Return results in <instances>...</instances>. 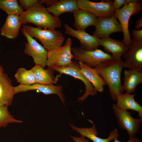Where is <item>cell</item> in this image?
Instances as JSON below:
<instances>
[{"instance_id": "cell-1", "label": "cell", "mask_w": 142, "mask_h": 142, "mask_svg": "<svg viewBox=\"0 0 142 142\" xmlns=\"http://www.w3.org/2000/svg\"><path fill=\"white\" fill-rule=\"evenodd\" d=\"M22 24L27 25L29 23L36 26L37 28L52 30L61 27L62 21L59 17L53 15L47 8L39 2L19 15Z\"/></svg>"}, {"instance_id": "cell-2", "label": "cell", "mask_w": 142, "mask_h": 142, "mask_svg": "<svg viewBox=\"0 0 142 142\" xmlns=\"http://www.w3.org/2000/svg\"><path fill=\"white\" fill-rule=\"evenodd\" d=\"M123 63L122 60L117 61L113 59L102 63L95 68L108 85L110 97L114 100L124 91L121 80Z\"/></svg>"}, {"instance_id": "cell-3", "label": "cell", "mask_w": 142, "mask_h": 142, "mask_svg": "<svg viewBox=\"0 0 142 142\" xmlns=\"http://www.w3.org/2000/svg\"><path fill=\"white\" fill-rule=\"evenodd\" d=\"M22 27L30 36L39 40L47 51L62 46L65 38L59 30L41 29L24 24Z\"/></svg>"}, {"instance_id": "cell-4", "label": "cell", "mask_w": 142, "mask_h": 142, "mask_svg": "<svg viewBox=\"0 0 142 142\" xmlns=\"http://www.w3.org/2000/svg\"><path fill=\"white\" fill-rule=\"evenodd\" d=\"M142 9L141 1L125 4L121 8L114 9V16L119 20L123 34L121 42L128 48L131 41L129 29L130 19L132 15L139 13Z\"/></svg>"}, {"instance_id": "cell-5", "label": "cell", "mask_w": 142, "mask_h": 142, "mask_svg": "<svg viewBox=\"0 0 142 142\" xmlns=\"http://www.w3.org/2000/svg\"><path fill=\"white\" fill-rule=\"evenodd\" d=\"M71 51L74 56L73 59L92 68H95L102 63L113 60L111 54L100 49L88 51L76 46L72 48Z\"/></svg>"}, {"instance_id": "cell-6", "label": "cell", "mask_w": 142, "mask_h": 142, "mask_svg": "<svg viewBox=\"0 0 142 142\" xmlns=\"http://www.w3.org/2000/svg\"><path fill=\"white\" fill-rule=\"evenodd\" d=\"M72 40L68 38L65 44L57 49L48 51L46 66L54 69L66 67L72 62L73 55L71 51Z\"/></svg>"}, {"instance_id": "cell-7", "label": "cell", "mask_w": 142, "mask_h": 142, "mask_svg": "<svg viewBox=\"0 0 142 142\" xmlns=\"http://www.w3.org/2000/svg\"><path fill=\"white\" fill-rule=\"evenodd\" d=\"M53 69L60 73L70 75L81 80L83 83L85 85V92L83 95L78 98V101H80L82 103L89 95L94 96L97 94V92L82 72L78 63L76 60H72L71 63L66 67L55 68Z\"/></svg>"}, {"instance_id": "cell-8", "label": "cell", "mask_w": 142, "mask_h": 142, "mask_svg": "<svg viewBox=\"0 0 142 142\" xmlns=\"http://www.w3.org/2000/svg\"><path fill=\"white\" fill-rule=\"evenodd\" d=\"M21 31L27 40L25 43L24 53L32 57L35 65H39L44 69L46 66L48 51L30 36L23 27Z\"/></svg>"}, {"instance_id": "cell-9", "label": "cell", "mask_w": 142, "mask_h": 142, "mask_svg": "<svg viewBox=\"0 0 142 142\" xmlns=\"http://www.w3.org/2000/svg\"><path fill=\"white\" fill-rule=\"evenodd\" d=\"M112 105L114 114L120 128L126 130L129 137L135 136L141 126L142 119L134 118L131 112L118 108L115 104Z\"/></svg>"}, {"instance_id": "cell-10", "label": "cell", "mask_w": 142, "mask_h": 142, "mask_svg": "<svg viewBox=\"0 0 142 142\" xmlns=\"http://www.w3.org/2000/svg\"><path fill=\"white\" fill-rule=\"evenodd\" d=\"M113 1L102 0L100 2H94L87 0H77L79 9L88 11L98 18L109 17L114 15Z\"/></svg>"}, {"instance_id": "cell-11", "label": "cell", "mask_w": 142, "mask_h": 142, "mask_svg": "<svg viewBox=\"0 0 142 142\" xmlns=\"http://www.w3.org/2000/svg\"><path fill=\"white\" fill-rule=\"evenodd\" d=\"M93 35L99 39L108 38L111 33L122 32L121 25L114 15L109 17L98 18Z\"/></svg>"}, {"instance_id": "cell-12", "label": "cell", "mask_w": 142, "mask_h": 142, "mask_svg": "<svg viewBox=\"0 0 142 142\" xmlns=\"http://www.w3.org/2000/svg\"><path fill=\"white\" fill-rule=\"evenodd\" d=\"M123 57L124 68L142 71V42L131 39V45Z\"/></svg>"}, {"instance_id": "cell-13", "label": "cell", "mask_w": 142, "mask_h": 142, "mask_svg": "<svg viewBox=\"0 0 142 142\" xmlns=\"http://www.w3.org/2000/svg\"><path fill=\"white\" fill-rule=\"evenodd\" d=\"M64 27L65 34L78 39L80 43V47L82 49L94 50L99 45V39L95 35H91L85 31L74 29L67 24H64Z\"/></svg>"}, {"instance_id": "cell-14", "label": "cell", "mask_w": 142, "mask_h": 142, "mask_svg": "<svg viewBox=\"0 0 142 142\" xmlns=\"http://www.w3.org/2000/svg\"><path fill=\"white\" fill-rule=\"evenodd\" d=\"M37 90L45 95L56 94L60 98L63 105H65V98L62 87L60 85L44 84L35 83L26 85L21 84L14 87L15 94L29 90Z\"/></svg>"}, {"instance_id": "cell-15", "label": "cell", "mask_w": 142, "mask_h": 142, "mask_svg": "<svg viewBox=\"0 0 142 142\" xmlns=\"http://www.w3.org/2000/svg\"><path fill=\"white\" fill-rule=\"evenodd\" d=\"M99 45L103 47L106 53H110L114 60H122L121 56L128 50L129 48L120 41L109 37L99 39Z\"/></svg>"}, {"instance_id": "cell-16", "label": "cell", "mask_w": 142, "mask_h": 142, "mask_svg": "<svg viewBox=\"0 0 142 142\" xmlns=\"http://www.w3.org/2000/svg\"><path fill=\"white\" fill-rule=\"evenodd\" d=\"M88 120L93 125L92 126L89 128H79L70 124L69 125L73 130L79 133L81 136L86 137L93 142H109L119 136L118 131L115 128L110 132L107 138L103 139L99 137L98 136V132L95 124L91 120L88 119Z\"/></svg>"}, {"instance_id": "cell-17", "label": "cell", "mask_w": 142, "mask_h": 142, "mask_svg": "<svg viewBox=\"0 0 142 142\" xmlns=\"http://www.w3.org/2000/svg\"><path fill=\"white\" fill-rule=\"evenodd\" d=\"M14 87L6 73L0 75V106L8 107L12 105L15 94Z\"/></svg>"}, {"instance_id": "cell-18", "label": "cell", "mask_w": 142, "mask_h": 142, "mask_svg": "<svg viewBox=\"0 0 142 142\" xmlns=\"http://www.w3.org/2000/svg\"><path fill=\"white\" fill-rule=\"evenodd\" d=\"M21 25L19 15H8L0 29L1 35L9 39H15L18 36Z\"/></svg>"}, {"instance_id": "cell-19", "label": "cell", "mask_w": 142, "mask_h": 142, "mask_svg": "<svg viewBox=\"0 0 142 142\" xmlns=\"http://www.w3.org/2000/svg\"><path fill=\"white\" fill-rule=\"evenodd\" d=\"M31 69L34 74L36 83L39 84H56L62 74L60 73L54 77L53 75L54 70L53 69L48 67L45 69L38 65H35Z\"/></svg>"}, {"instance_id": "cell-20", "label": "cell", "mask_w": 142, "mask_h": 142, "mask_svg": "<svg viewBox=\"0 0 142 142\" xmlns=\"http://www.w3.org/2000/svg\"><path fill=\"white\" fill-rule=\"evenodd\" d=\"M72 13L74 19V25L77 29L85 31L89 26H95L98 18L92 13L79 8Z\"/></svg>"}, {"instance_id": "cell-21", "label": "cell", "mask_w": 142, "mask_h": 142, "mask_svg": "<svg viewBox=\"0 0 142 142\" xmlns=\"http://www.w3.org/2000/svg\"><path fill=\"white\" fill-rule=\"evenodd\" d=\"M82 72L97 92H102L104 87L106 84L103 78L98 73L96 69L90 67L82 62H78Z\"/></svg>"}, {"instance_id": "cell-22", "label": "cell", "mask_w": 142, "mask_h": 142, "mask_svg": "<svg viewBox=\"0 0 142 142\" xmlns=\"http://www.w3.org/2000/svg\"><path fill=\"white\" fill-rule=\"evenodd\" d=\"M123 75L124 90L129 93H134L137 86L142 83V71L129 69L124 70Z\"/></svg>"}, {"instance_id": "cell-23", "label": "cell", "mask_w": 142, "mask_h": 142, "mask_svg": "<svg viewBox=\"0 0 142 142\" xmlns=\"http://www.w3.org/2000/svg\"><path fill=\"white\" fill-rule=\"evenodd\" d=\"M136 94H131L127 93L119 95L116 100L115 105L118 108L125 110H131L137 112L139 118L142 119V107L134 99Z\"/></svg>"}, {"instance_id": "cell-24", "label": "cell", "mask_w": 142, "mask_h": 142, "mask_svg": "<svg viewBox=\"0 0 142 142\" xmlns=\"http://www.w3.org/2000/svg\"><path fill=\"white\" fill-rule=\"evenodd\" d=\"M48 11L54 16L59 17L65 12L73 13L79 9L77 0H60L53 5L47 8Z\"/></svg>"}, {"instance_id": "cell-25", "label": "cell", "mask_w": 142, "mask_h": 142, "mask_svg": "<svg viewBox=\"0 0 142 142\" xmlns=\"http://www.w3.org/2000/svg\"><path fill=\"white\" fill-rule=\"evenodd\" d=\"M14 77L20 84L29 85L36 83L34 77L31 69L27 70L24 68H19Z\"/></svg>"}, {"instance_id": "cell-26", "label": "cell", "mask_w": 142, "mask_h": 142, "mask_svg": "<svg viewBox=\"0 0 142 142\" xmlns=\"http://www.w3.org/2000/svg\"><path fill=\"white\" fill-rule=\"evenodd\" d=\"M0 9L5 12L8 16L20 15L24 11L17 0H0Z\"/></svg>"}, {"instance_id": "cell-27", "label": "cell", "mask_w": 142, "mask_h": 142, "mask_svg": "<svg viewBox=\"0 0 142 142\" xmlns=\"http://www.w3.org/2000/svg\"><path fill=\"white\" fill-rule=\"evenodd\" d=\"M22 123V121L14 118L8 111V106H0V128L5 127L9 123Z\"/></svg>"}, {"instance_id": "cell-28", "label": "cell", "mask_w": 142, "mask_h": 142, "mask_svg": "<svg viewBox=\"0 0 142 142\" xmlns=\"http://www.w3.org/2000/svg\"><path fill=\"white\" fill-rule=\"evenodd\" d=\"M19 4L24 10L27 11L39 2V0H19Z\"/></svg>"}, {"instance_id": "cell-29", "label": "cell", "mask_w": 142, "mask_h": 142, "mask_svg": "<svg viewBox=\"0 0 142 142\" xmlns=\"http://www.w3.org/2000/svg\"><path fill=\"white\" fill-rule=\"evenodd\" d=\"M140 1L139 0H114L113 1L114 7L115 9H118L125 4Z\"/></svg>"}, {"instance_id": "cell-30", "label": "cell", "mask_w": 142, "mask_h": 142, "mask_svg": "<svg viewBox=\"0 0 142 142\" xmlns=\"http://www.w3.org/2000/svg\"><path fill=\"white\" fill-rule=\"evenodd\" d=\"M133 39L138 42H142V29H133L131 33Z\"/></svg>"}, {"instance_id": "cell-31", "label": "cell", "mask_w": 142, "mask_h": 142, "mask_svg": "<svg viewBox=\"0 0 142 142\" xmlns=\"http://www.w3.org/2000/svg\"><path fill=\"white\" fill-rule=\"evenodd\" d=\"M58 1V0H40V3L42 4L46 5L48 7L53 5Z\"/></svg>"}, {"instance_id": "cell-32", "label": "cell", "mask_w": 142, "mask_h": 142, "mask_svg": "<svg viewBox=\"0 0 142 142\" xmlns=\"http://www.w3.org/2000/svg\"><path fill=\"white\" fill-rule=\"evenodd\" d=\"M72 139L75 142H89L88 140L86 139L85 137L81 136L77 137L70 135Z\"/></svg>"}, {"instance_id": "cell-33", "label": "cell", "mask_w": 142, "mask_h": 142, "mask_svg": "<svg viewBox=\"0 0 142 142\" xmlns=\"http://www.w3.org/2000/svg\"><path fill=\"white\" fill-rule=\"evenodd\" d=\"M114 140V142H123L119 141L118 139V138H116ZM126 142H142V141L136 138L135 136L130 137L129 140Z\"/></svg>"}, {"instance_id": "cell-34", "label": "cell", "mask_w": 142, "mask_h": 142, "mask_svg": "<svg viewBox=\"0 0 142 142\" xmlns=\"http://www.w3.org/2000/svg\"><path fill=\"white\" fill-rule=\"evenodd\" d=\"M135 27V30H139L142 27V17H141L136 21Z\"/></svg>"}, {"instance_id": "cell-35", "label": "cell", "mask_w": 142, "mask_h": 142, "mask_svg": "<svg viewBox=\"0 0 142 142\" xmlns=\"http://www.w3.org/2000/svg\"><path fill=\"white\" fill-rule=\"evenodd\" d=\"M4 69L0 65V75L4 72Z\"/></svg>"}, {"instance_id": "cell-36", "label": "cell", "mask_w": 142, "mask_h": 142, "mask_svg": "<svg viewBox=\"0 0 142 142\" xmlns=\"http://www.w3.org/2000/svg\"><path fill=\"white\" fill-rule=\"evenodd\" d=\"M0 41H1V38H0Z\"/></svg>"}]
</instances>
